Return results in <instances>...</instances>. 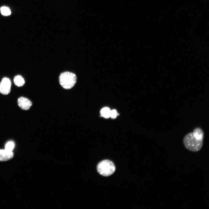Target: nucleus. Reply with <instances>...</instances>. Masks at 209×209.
Segmentation results:
<instances>
[{"label": "nucleus", "instance_id": "f257e3e1", "mask_svg": "<svg viewBox=\"0 0 209 209\" xmlns=\"http://www.w3.org/2000/svg\"><path fill=\"white\" fill-rule=\"evenodd\" d=\"M203 138L200 137L192 132L186 134L184 137L183 142L185 147L193 152L199 151L202 147Z\"/></svg>", "mask_w": 209, "mask_h": 209}, {"label": "nucleus", "instance_id": "f03ea898", "mask_svg": "<svg viewBox=\"0 0 209 209\" xmlns=\"http://www.w3.org/2000/svg\"><path fill=\"white\" fill-rule=\"evenodd\" d=\"M60 84L64 89H69L72 88L77 82V77L74 73L66 71L62 73L59 77Z\"/></svg>", "mask_w": 209, "mask_h": 209}, {"label": "nucleus", "instance_id": "7ed1b4c3", "mask_svg": "<svg viewBox=\"0 0 209 209\" xmlns=\"http://www.w3.org/2000/svg\"><path fill=\"white\" fill-rule=\"evenodd\" d=\"M116 167L111 161L105 160L99 162L97 166V170L101 175L107 176L113 174L115 172Z\"/></svg>", "mask_w": 209, "mask_h": 209}, {"label": "nucleus", "instance_id": "20e7f679", "mask_svg": "<svg viewBox=\"0 0 209 209\" xmlns=\"http://www.w3.org/2000/svg\"><path fill=\"white\" fill-rule=\"evenodd\" d=\"M11 85V82L9 78H3L0 83V93L4 95L9 94L10 92Z\"/></svg>", "mask_w": 209, "mask_h": 209}, {"label": "nucleus", "instance_id": "39448f33", "mask_svg": "<svg viewBox=\"0 0 209 209\" xmlns=\"http://www.w3.org/2000/svg\"><path fill=\"white\" fill-rule=\"evenodd\" d=\"M19 106L22 109L25 110H28L32 105V102L28 98L21 97L17 100Z\"/></svg>", "mask_w": 209, "mask_h": 209}, {"label": "nucleus", "instance_id": "423d86ee", "mask_svg": "<svg viewBox=\"0 0 209 209\" xmlns=\"http://www.w3.org/2000/svg\"><path fill=\"white\" fill-rule=\"evenodd\" d=\"M14 156L12 151L5 149H0V161H7L11 159Z\"/></svg>", "mask_w": 209, "mask_h": 209}, {"label": "nucleus", "instance_id": "0eeeda50", "mask_svg": "<svg viewBox=\"0 0 209 209\" xmlns=\"http://www.w3.org/2000/svg\"><path fill=\"white\" fill-rule=\"evenodd\" d=\"M14 82L15 85L18 87L23 86L25 83L24 78L20 75H17L14 78Z\"/></svg>", "mask_w": 209, "mask_h": 209}, {"label": "nucleus", "instance_id": "6e6552de", "mask_svg": "<svg viewBox=\"0 0 209 209\" xmlns=\"http://www.w3.org/2000/svg\"><path fill=\"white\" fill-rule=\"evenodd\" d=\"M111 110L109 108L105 107L102 108L100 111L101 116L105 118H108L110 117Z\"/></svg>", "mask_w": 209, "mask_h": 209}, {"label": "nucleus", "instance_id": "1a4fd4ad", "mask_svg": "<svg viewBox=\"0 0 209 209\" xmlns=\"http://www.w3.org/2000/svg\"><path fill=\"white\" fill-rule=\"evenodd\" d=\"M1 12L3 15L8 16L10 15L11 13L9 8L6 6L1 7L0 8Z\"/></svg>", "mask_w": 209, "mask_h": 209}, {"label": "nucleus", "instance_id": "9d476101", "mask_svg": "<svg viewBox=\"0 0 209 209\" xmlns=\"http://www.w3.org/2000/svg\"><path fill=\"white\" fill-rule=\"evenodd\" d=\"M15 146L14 143L12 141H9L6 145L5 149L10 151H12Z\"/></svg>", "mask_w": 209, "mask_h": 209}, {"label": "nucleus", "instance_id": "9b49d317", "mask_svg": "<svg viewBox=\"0 0 209 209\" xmlns=\"http://www.w3.org/2000/svg\"><path fill=\"white\" fill-rule=\"evenodd\" d=\"M118 115V113L116 110L113 109L111 110L110 117L113 119L115 118Z\"/></svg>", "mask_w": 209, "mask_h": 209}]
</instances>
